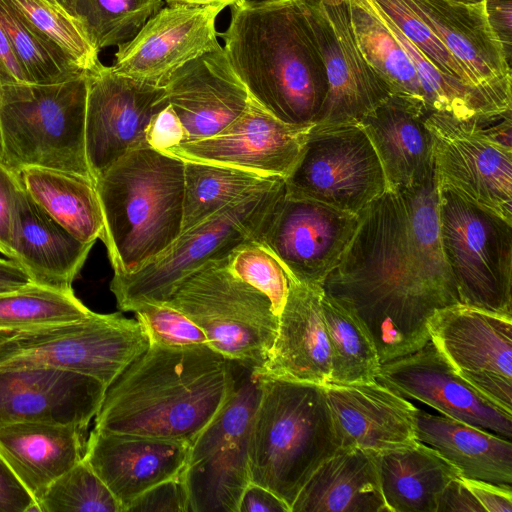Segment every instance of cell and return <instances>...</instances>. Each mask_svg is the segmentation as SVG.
I'll list each match as a JSON object with an SVG mask.
<instances>
[{"label": "cell", "instance_id": "f546056e", "mask_svg": "<svg viewBox=\"0 0 512 512\" xmlns=\"http://www.w3.org/2000/svg\"><path fill=\"white\" fill-rule=\"evenodd\" d=\"M291 512H389L375 452L341 448L312 474Z\"/></svg>", "mask_w": 512, "mask_h": 512}, {"label": "cell", "instance_id": "7dc6e473", "mask_svg": "<svg viewBox=\"0 0 512 512\" xmlns=\"http://www.w3.org/2000/svg\"><path fill=\"white\" fill-rule=\"evenodd\" d=\"M145 139L148 146L164 153L184 142L183 126L169 104L152 116Z\"/></svg>", "mask_w": 512, "mask_h": 512}, {"label": "cell", "instance_id": "ffe728a7", "mask_svg": "<svg viewBox=\"0 0 512 512\" xmlns=\"http://www.w3.org/2000/svg\"><path fill=\"white\" fill-rule=\"evenodd\" d=\"M376 380L405 398L419 400L443 416L512 437V413L463 380L429 340L413 353L381 363Z\"/></svg>", "mask_w": 512, "mask_h": 512}, {"label": "cell", "instance_id": "7bdbcfd3", "mask_svg": "<svg viewBox=\"0 0 512 512\" xmlns=\"http://www.w3.org/2000/svg\"><path fill=\"white\" fill-rule=\"evenodd\" d=\"M227 265L235 276L266 295L279 316L287 299L289 277L266 247L257 241L243 244L227 257Z\"/></svg>", "mask_w": 512, "mask_h": 512}, {"label": "cell", "instance_id": "74e56055", "mask_svg": "<svg viewBox=\"0 0 512 512\" xmlns=\"http://www.w3.org/2000/svg\"><path fill=\"white\" fill-rule=\"evenodd\" d=\"M31 27L75 67L90 72L100 64L99 51L80 20L52 0H8Z\"/></svg>", "mask_w": 512, "mask_h": 512}, {"label": "cell", "instance_id": "8fae6325", "mask_svg": "<svg viewBox=\"0 0 512 512\" xmlns=\"http://www.w3.org/2000/svg\"><path fill=\"white\" fill-rule=\"evenodd\" d=\"M234 370L230 398L189 446L181 475L190 512H237L251 482L248 442L261 378L257 366L249 363L234 361Z\"/></svg>", "mask_w": 512, "mask_h": 512}, {"label": "cell", "instance_id": "484cf974", "mask_svg": "<svg viewBox=\"0 0 512 512\" xmlns=\"http://www.w3.org/2000/svg\"><path fill=\"white\" fill-rule=\"evenodd\" d=\"M427 113L422 104L391 94L360 120L381 163L387 190L418 185L435 174Z\"/></svg>", "mask_w": 512, "mask_h": 512}, {"label": "cell", "instance_id": "11a10c76", "mask_svg": "<svg viewBox=\"0 0 512 512\" xmlns=\"http://www.w3.org/2000/svg\"><path fill=\"white\" fill-rule=\"evenodd\" d=\"M0 82H29L0 24Z\"/></svg>", "mask_w": 512, "mask_h": 512}, {"label": "cell", "instance_id": "1f68e13d", "mask_svg": "<svg viewBox=\"0 0 512 512\" xmlns=\"http://www.w3.org/2000/svg\"><path fill=\"white\" fill-rule=\"evenodd\" d=\"M375 457L389 512H436L443 488L460 476L438 451L418 440L375 452Z\"/></svg>", "mask_w": 512, "mask_h": 512}, {"label": "cell", "instance_id": "7402d4cb", "mask_svg": "<svg viewBox=\"0 0 512 512\" xmlns=\"http://www.w3.org/2000/svg\"><path fill=\"white\" fill-rule=\"evenodd\" d=\"M163 88L167 104L183 126L184 142L218 133L250 99L221 45L175 70Z\"/></svg>", "mask_w": 512, "mask_h": 512}, {"label": "cell", "instance_id": "d6a6232c", "mask_svg": "<svg viewBox=\"0 0 512 512\" xmlns=\"http://www.w3.org/2000/svg\"><path fill=\"white\" fill-rule=\"evenodd\" d=\"M19 174L30 196L77 239L84 243L102 239L104 218L92 181L42 167H26Z\"/></svg>", "mask_w": 512, "mask_h": 512}, {"label": "cell", "instance_id": "db71d44e", "mask_svg": "<svg viewBox=\"0 0 512 512\" xmlns=\"http://www.w3.org/2000/svg\"><path fill=\"white\" fill-rule=\"evenodd\" d=\"M237 512H290V508L272 491L250 482L240 497Z\"/></svg>", "mask_w": 512, "mask_h": 512}, {"label": "cell", "instance_id": "680465c9", "mask_svg": "<svg viewBox=\"0 0 512 512\" xmlns=\"http://www.w3.org/2000/svg\"><path fill=\"white\" fill-rule=\"evenodd\" d=\"M55 3L60 5L69 14L76 17V1L77 0H53Z\"/></svg>", "mask_w": 512, "mask_h": 512}, {"label": "cell", "instance_id": "e0dca14e", "mask_svg": "<svg viewBox=\"0 0 512 512\" xmlns=\"http://www.w3.org/2000/svg\"><path fill=\"white\" fill-rule=\"evenodd\" d=\"M435 176L446 186L512 224V150L472 130L465 120L431 111Z\"/></svg>", "mask_w": 512, "mask_h": 512}, {"label": "cell", "instance_id": "4dcf8cb0", "mask_svg": "<svg viewBox=\"0 0 512 512\" xmlns=\"http://www.w3.org/2000/svg\"><path fill=\"white\" fill-rule=\"evenodd\" d=\"M416 438L434 448L460 477L512 486V444L493 432L418 409Z\"/></svg>", "mask_w": 512, "mask_h": 512}, {"label": "cell", "instance_id": "44dd1931", "mask_svg": "<svg viewBox=\"0 0 512 512\" xmlns=\"http://www.w3.org/2000/svg\"><path fill=\"white\" fill-rule=\"evenodd\" d=\"M107 386L88 375L50 367L0 369V427L20 422L87 429Z\"/></svg>", "mask_w": 512, "mask_h": 512}, {"label": "cell", "instance_id": "ee69618b", "mask_svg": "<svg viewBox=\"0 0 512 512\" xmlns=\"http://www.w3.org/2000/svg\"><path fill=\"white\" fill-rule=\"evenodd\" d=\"M149 345L193 347L208 345L206 336L187 316L166 304H143L134 311Z\"/></svg>", "mask_w": 512, "mask_h": 512}, {"label": "cell", "instance_id": "9f6ffc18", "mask_svg": "<svg viewBox=\"0 0 512 512\" xmlns=\"http://www.w3.org/2000/svg\"><path fill=\"white\" fill-rule=\"evenodd\" d=\"M31 282L29 276L16 262L0 258V293L21 288Z\"/></svg>", "mask_w": 512, "mask_h": 512}, {"label": "cell", "instance_id": "681fc988", "mask_svg": "<svg viewBox=\"0 0 512 512\" xmlns=\"http://www.w3.org/2000/svg\"><path fill=\"white\" fill-rule=\"evenodd\" d=\"M511 111L512 109H508L498 113L479 114L465 119V122L489 141L512 150Z\"/></svg>", "mask_w": 512, "mask_h": 512}, {"label": "cell", "instance_id": "836d02e7", "mask_svg": "<svg viewBox=\"0 0 512 512\" xmlns=\"http://www.w3.org/2000/svg\"><path fill=\"white\" fill-rule=\"evenodd\" d=\"M348 4L354 36L368 64L392 94L407 97L426 108L411 60L378 15L372 0H348Z\"/></svg>", "mask_w": 512, "mask_h": 512}, {"label": "cell", "instance_id": "5b68a950", "mask_svg": "<svg viewBox=\"0 0 512 512\" xmlns=\"http://www.w3.org/2000/svg\"><path fill=\"white\" fill-rule=\"evenodd\" d=\"M248 442L251 482L291 507L316 469L341 449L323 385L260 374Z\"/></svg>", "mask_w": 512, "mask_h": 512}, {"label": "cell", "instance_id": "60d3db41", "mask_svg": "<svg viewBox=\"0 0 512 512\" xmlns=\"http://www.w3.org/2000/svg\"><path fill=\"white\" fill-rule=\"evenodd\" d=\"M36 505L38 512H122L114 495L83 459L53 481Z\"/></svg>", "mask_w": 512, "mask_h": 512}, {"label": "cell", "instance_id": "3957f363", "mask_svg": "<svg viewBox=\"0 0 512 512\" xmlns=\"http://www.w3.org/2000/svg\"><path fill=\"white\" fill-rule=\"evenodd\" d=\"M229 7L218 37L249 97L284 123L314 125L328 82L302 1L239 0Z\"/></svg>", "mask_w": 512, "mask_h": 512}, {"label": "cell", "instance_id": "b9f144b4", "mask_svg": "<svg viewBox=\"0 0 512 512\" xmlns=\"http://www.w3.org/2000/svg\"><path fill=\"white\" fill-rule=\"evenodd\" d=\"M374 2L400 32L417 46L442 72L456 77L468 85L476 86L470 74L449 52L431 26L418 14L409 0H374Z\"/></svg>", "mask_w": 512, "mask_h": 512}, {"label": "cell", "instance_id": "4fadbf2b", "mask_svg": "<svg viewBox=\"0 0 512 512\" xmlns=\"http://www.w3.org/2000/svg\"><path fill=\"white\" fill-rule=\"evenodd\" d=\"M427 327L454 371L512 413V316L457 303L435 311Z\"/></svg>", "mask_w": 512, "mask_h": 512}, {"label": "cell", "instance_id": "603a6c76", "mask_svg": "<svg viewBox=\"0 0 512 512\" xmlns=\"http://www.w3.org/2000/svg\"><path fill=\"white\" fill-rule=\"evenodd\" d=\"M189 444L160 438L93 429L83 460L127 512L154 486L181 474Z\"/></svg>", "mask_w": 512, "mask_h": 512}, {"label": "cell", "instance_id": "83f0119b", "mask_svg": "<svg viewBox=\"0 0 512 512\" xmlns=\"http://www.w3.org/2000/svg\"><path fill=\"white\" fill-rule=\"evenodd\" d=\"M93 245L80 241L54 220L30 196L22 182L9 259L16 262L33 283L73 291V282Z\"/></svg>", "mask_w": 512, "mask_h": 512}, {"label": "cell", "instance_id": "9a60e30c", "mask_svg": "<svg viewBox=\"0 0 512 512\" xmlns=\"http://www.w3.org/2000/svg\"><path fill=\"white\" fill-rule=\"evenodd\" d=\"M358 225L359 214L285 194L259 243L276 257L289 279L321 285L341 261Z\"/></svg>", "mask_w": 512, "mask_h": 512}, {"label": "cell", "instance_id": "8d00e7d4", "mask_svg": "<svg viewBox=\"0 0 512 512\" xmlns=\"http://www.w3.org/2000/svg\"><path fill=\"white\" fill-rule=\"evenodd\" d=\"M74 291L36 283L0 293V333L34 330L76 321L91 315Z\"/></svg>", "mask_w": 512, "mask_h": 512}, {"label": "cell", "instance_id": "8992f818", "mask_svg": "<svg viewBox=\"0 0 512 512\" xmlns=\"http://www.w3.org/2000/svg\"><path fill=\"white\" fill-rule=\"evenodd\" d=\"M87 86L88 72L49 84L0 82V162L17 173L42 167L94 183L85 151Z\"/></svg>", "mask_w": 512, "mask_h": 512}, {"label": "cell", "instance_id": "6da1fadb", "mask_svg": "<svg viewBox=\"0 0 512 512\" xmlns=\"http://www.w3.org/2000/svg\"><path fill=\"white\" fill-rule=\"evenodd\" d=\"M358 214L351 243L321 287L359 321L384 363L425 345L434 312L459 303L441 250L435 174L386 190Z\"/></svg>", "mask_w": 512, "mask_h": 512}, {"label": "cell", "instance_id": "c3c4849f", "mask_svg": "<svg viewBox=\"0 0 512 512\" xmlns=\"http://www.w3.org/2000/svg\"><path fill=\"white\" fill-rule=\"evenodd\" d=\"M38 512L34 498L0 455V512Z\"/></svg>", "mask_w": 512, "mask_h": 512}, {"label": "cell", "instance_id": "6f0895ef", "mask_svg": "<svg viewBox=\"0 0 512 512\" xmlns=\"http://www.w3.org/2000/svg\"><path fill=\"white\" fill-rule=\"evenodd\" d=\"M239 0H164L167 6H192V7H205V6H224L229 7Z\"/></svg>", "mask_w": 512, "mask_h": 512}, {"label": "cell", "instance_id": "d6986e66", "mask_svg": "<svg viewBox=\"0 0 512 512\" xmlns=\"http://www.w3.org/2000/svg\"><path fill=\"white\" fill-rule=\"evenodd\" d=\"M224 6H165L129 41L111 67L121 75L163 86L185 63L220 45L216 19Z\"/></svg>", "mask_w": 512, "mask_h": 512}, {"label": "cell", "instance_id": "f35d334b", "mask_svg": "<svg viewBox=\"0 0 512 512\" xmlns=\"http://www.w3.org/2000/svg\"><path fill=\"white\" fill-rule=\"evenodd\" d=\"M0 24L30 83H57L85 72L41 37L8 0H0Z\"/></svg>", "mask_w": 512, "mask_h": 512}, {"label": "cell", "instance_id": "5bb4252c", "mask_svg": "<svg viewBox=\"0 0 512 512\" xmlns=\"http://www.w3.org/2000/svg\"><path fill=\"white\" fill-rule=\"evenodd\" d=\"M324 62L328 92L314 125L357 124L392 93L356 42L348 0H301Z\"/></svg>", "mask_w": 512, "mask_h": 512}, {"label": "cell", "instance_id": "d4e9b609", "mask_svg": "<svg viewBox=\"0 0 512 512\" xmlns=\"http://www.w3.org/2000/svg\"><path fill=\"white\" fill-rule=\"evenodd\" d=\"M321 285L289 279V291L278 316L274 342L260 374L279 379L326 385L331 351L322 311Z\"/></svg>", "mask_w": 512, "mask_h": 512}, {"label": "cell", "instance_id": "d590c367", "mask_svg": "<svg viewBox=\"0 0 512 512\" xmlns=\"http://www.w3.org/2000/svg\"><path fill=\"white\" fill-rule=\"evenodd\" d=\"M321 303L331 351L329 383L376 380L381 362L370 336L350 312L324 291Z\"/></svg>", "mask_w": 512, "mask_h": 512}, {"label": "cell", "instance_id": "ab89813d", "mask_svg": "<svg viewBox=\"0 0 512 512\" xmlns=\"http://www.w3.org/2000/svg\"><path fill=\"white\" fill-rule=\"evenodd\" d=\"M164 0H77L76 17L98 51L132 39Z\"/></svg>", "mask_w": 512, "mask_h": 512}, {"label": "cell", "instance_id": "2e32d148", "mask_svg": "<svg viewBox=\"0 0 512 512\" xmlns=\"http://www.w3.org/2000/svg\"><path fill=\"white\" fill-rule=\"evenodd\" d=\"M166 105L163 86L121 75L102 63L88 72L85 151L94 184L125 153L147 145L146 128Z\"/></svg>", "mask_w": 512, "mask_h": 512}, {"label": "cell", "instance_id": "bcb514c9", "mask_svg": "<svg viewBox=\"0 0 512 512\" xmlns=\"http://www.w3.org/2000/svg\"><path fill=\"white\" fill-rule=\"evenodd\" d=\"M136 511L190 512L182 475L154 486L137 498L127 512Z\"/></svg>", "mask_w": 512, "mask_h": 512}, {"label": "cell", "instance_id": "94428289", "mask_svg": "<svg viewBox=\"0 0 512 512\" xmlns=\"http://www.w3.org/2000/svg\"><path fill=\"white\" fill-rule=\"evenodd\" d=\"M53 1V0H52Z\"/></svg>", "mask_w": 512, "mask_h": 512}, {"label": "cell", "instance_id": "9c48e42d", "mask_svg": "<svg viewBox=\"0 0 512 512\" xmlns=\"http://www.w3.org/2000/svg\"><path fill=\"white\" fill-rule=\"evenodd\" d=\"M163 304L197 325L209 347L258 368L277 333L278 315L270 300L235 276L227 258L209 262L190 275Z\"/></svg>", "mask_w": 512, "mask_h": 512}, {"label": "cell", "instance_id": "f1b7e54d", "mask_svg": "<svg viewBox=\"0 0 512 512\" xmlns=\"http://www.w3.org/2000/svg\"><path fill=\"white\" fill-rule=\"evenodd\" d=\"M87 429L20 422L0 427V455L37 502L49 485L83 459Z\"/></svg>", "mask_w": 512, "mask_h": 512}, {"label": "cell", "instance_id": "30bf717a", "mask_svg": "<svg viewBox=\"0 0 512 512\" xmlns=\"http://www.w3.org/2000/svg\"><path fill=\"white\" fill-rule=\"evenodd\" d=\"M148 347L137 320L93 312L76 321L0 333V369L50 367L91 376L108 387Z\"/></svg>", "mask_w": 512, "mask_h": 512}, {"label": "cell", "instance_id": "7a4b0ae2", "mask_svg": "<svg viewBox=\"0 0 512 512\" xmlns=\"http://www.w3.org/2000/svg\"><path fill=\"white\" fill-rule=\"evenodd\" d=\"M234 386V361L208 345H149L107 387L94 428L190 445Z\"/></svg>", "mask_w": 512, "mask_h": 512}, {"label": "cell", "instance_id": "7c38bea8", "mask_svg": "<svg viewBox=\"0 0 512 512\" xmlns=\"http://www.w3.org/2000/svg\"><path fill=\"white\" fill-rule=\"evenodd\" d=\"M286 195L358 214L387 190L385 175L359 123L313 125L285 178Z\"/></svg>", "mask_w": 512, "mask_h": 512}, {"label": "cell", "instance_id": "f6af8a7d", "mask_svg": "<svg viewBox=\"0 0 512 512\" xmlns=\"http://www.w3.org/2000/svg\"><path fill=\"white\" fill-rule=\"evenodd\" d=\"M20 174L0 162V253L10 258L18 220Z\"/></svg>", "mask_w": 512, "mask_h": 512}, {"label": "cell", "instance_id": "cb8c5ba5", "mask_svg": "<svg viewBox=\"0 0 512 512\" xmlns=\"http://www.w3.org/2000/svg\"><path fill=\"white\" fill-rule=\"evenodd\" d=\"M323 388L341 448L381 452L417 440L418 408L377 380Z\"/></svg>", "mask_w": 512, "mask_h": 512}, {"label": "cell", "instance_id": "91938a15", "mask_svg": "<svg viewBox=\"0 0 512 512\" xmlns=\"http://www.w3.org/2000/svg\"><path fill=\"white\" fill-rule=\"evenodd\" d=\"M451 1H456V2H461V3H479L484 0H451Z\"/></svg>", "mask_w": 512, "mask_h": 512}, {"label": "cell", "instance_id": "ba28073f", "mask_svg": "<svg viewBox=\"0 0 512 512\" xmlns=\"http://www.w3.org/2000/svg\"><path fill=\"white\" fill-rule=\"evenodd\" d=\"M437 187L441 250L459 303L512 316V224Z\"/></svg>", "mask_w": 512, "mask_h": 512}, {"label": "cell", "instance_id": "f5cc1de1", "mask_svg": "<svg viewBox=\"0 0 512 512\" xmlns=\"http://www.w3.org/2000/svg\"><path fill=\"white\" fill-rule=\"evenodd\" d=\"M489 25L510 62L512 54V0H485Z\"/></svg>", "mask_w": 512, "mask_h": 512}, {"label": "cell", "instance_id": "ac0fdd59", "mask_svg": "<svg viewBox=\"0 0 512 512\" xmlns=\"http://www.w3.org/2000/svg\"><path fill=\"white\" fill-rule=\"evenodd\" d=\"M312 126L284 123L250 98L244 111L218 133L181 143L166 153L184 161L215 163L285 179L298 162Z\"/></svg>", "mask_w": 512, "mask_h": 512}, {"label": "cell", "instance_id": "e575fe53", "mask_svg": "<svg viewBox=\"0 0 512 512\" xmlns=\"http://www.w3.org/2000/svg\"><path fill=\"white\" fill-rule=\"evenodd\" d=\"M273 178L276 177H265L215 163L184 161L183 219L180 234Z\"/></svg>", "mask_w": 512, "mask_h": 512}, {"label": "cell", "instance_id": "816d5d0a", "mask_svg": "<svg viewBox=\"0 0 512 512\" xmlns=\"http://www.w3.org/2000/svg\"><path fill=\"white\" fill-rule=\"evenodd\" d=\"M436 512H484L462 477L450 480L437 501Z\"/></svg>", "mask_w": 512, "mask_h": 512}, {"label": "cell", "instance_id": "52a82bcc", "mask_svg": "<svg viewBox=\"0 0 512 512\" xmlns=\"http://www.w3.org/2000/svg\"><path fill=\"white\" fill-rule=\"evenodd\" d=\"M285 179L266 181L190 228L160 256L132 273H114L110 290L121 311L165 303L178 286L209 262L227 258L237 247L259 242L263 228L285 196Z\"/></svg>", "mask_w": 512, "mask_h": 512}, {"label": "cell", "instance_id": "277c9868", "mask_svg": "<svg viewBox=\"0 0 512 512\" xmlns=\"http://www.w3.org/2000/svg\"><path fill=\"white\" fill-rule=\"evenodd\" d=\"M114 273H132L165 252L183 219L184 161L144 145L95 179Z\"/></svg>", "mask_w": 512, "mask_h": 512}, {"label": "cell", "instance_id": "4316f807", "mask_svg": "<svg viewBox=\"0 0 512 512\" xmlns=\"http://www.w3.org/2000/svg\"><path fill=\"white\" fill-rule=\"evenodd\" d=\"M479 87L511 88V68L491 29L485 0H409Z\"/></svg>", "mask_w": 512, "mask_h": 512}, {"label": "cell", "instance_id": "f907efd6", "mask_svg": "<svg viewBox=\"0 0 512 512\" xmlns=\"http://www.w3.org/2000/svg\"><path fill=\"white\" fill-rule=\"evenodd\" d=\"M484 512H511L512 486L462 477Z\"/></svg>", "mask_w": 512, "mask_h": 512}]
</instances>
